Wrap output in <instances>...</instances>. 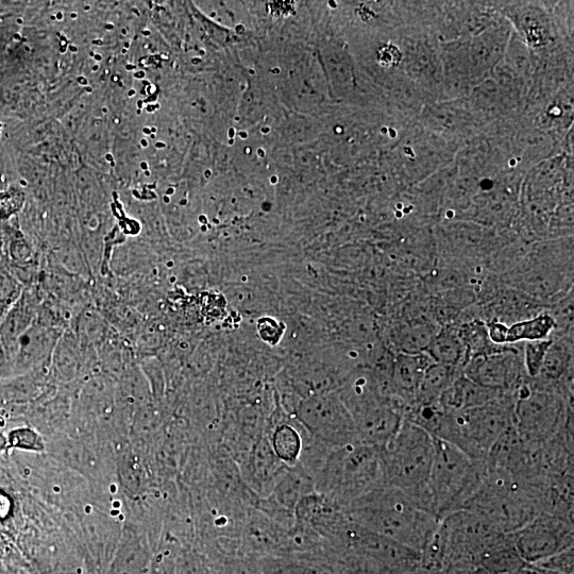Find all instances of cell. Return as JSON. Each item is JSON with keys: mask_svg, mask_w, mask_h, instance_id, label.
I'll return each mask as SVG.
<instances>
[{"mask_svg": "<svg viewBox=\"0 0 574 574\" xmlns=\"http://www.w3.org/2000/svg\"><path fill=\"white\" fill-rule=\"evenodd\" d=\"M347 515L357 525L414 551L428 548L441 522L388 485L352 502Z\"/></svg>", "mask_w": 574, "mask_h": 574, "instance_id": "1", "label": "cell"}, {"mask_svg": "<svg viewBox=\"0 0 574 574\" xmlns=\"http://www.w3.org/2000/svg\"><path fill=\"white\" fill-rule=\"evenodd\" d=\"M515 394L465 411L441 408L433 417L428 432L437 440L457 447L469 458L486 461L499 438L515 427Z\"/></svg>", "mask_w": 574, "mask_h": 574, "instance_id": "2", "label": "cell"}, {"mask_svg": "<svg viewBox=\"0 0 574 574\" xmlns=\"http://www.w3.org/2000/svg\"><path fill=\"white\" fill-rule=\"evenodd\" d=\"M318 475L319 491L346 510L386 485L381 448L362 442L328 449Z\"/></svg>", "mask_w": 574, "mask_h": 574, "instance_id": "3", "label": "cell"}, {"mask_svg": "<svg viewBox=\"0 0 574 574\" xmlns=\"http://www.w3.org/2000/svg\"><path fill=\"white\" fill-rule=\"evenodd\" d=\"M381 450L386 485L398 489L431 513L429 481L435 438L413 422L403 420L398 432Z\"/></svg>", "mask_w": 574, "mask_h": 574, "instance_id": "4", "label": "cell"}, {"mask_svg": "<svg viewBox=\"0 0 574 574\" xmlns=\"http://www.w3.org/2000/svg\"><path fill=\"white\" fill-rule=\"evenodd\" d=\"M514 422L522 440L533 446L573 433L572 394L529 378L515 394Z\"/></svg>", "mask_w": 574, "mask_h": 574, "instance_id": "5", "label": "cell"}, {"mask_svg": "<svg viewBox=\"0 0 574 574\" xmlns=\"http://www.w3.org/2000/svg\"><path fill=\"white\" fill-rule=\"evenodd\" d=\"M486 472V461L471 459L457 447L435 438V457L429 481L431 513L442 520L463 510L477 492Z\"/></svg>", "mask_w": 574, "mask_h": 574, "instance_id": "6", "label": "cell"}, {"mask_svg": "<svg viewBox=\"0 0 574 574\" xmlns=\"http://www.w3.org/2000/svg\"><path fill=\"white\" fill-rule=\"evenodd\" d=\"M463 510L482 516L504 534H513L540 514L526 482L488 467L477 492Z\"/></svg>", "mask_w": 574, "mask_h": 574, "instance_id": "7", "label": "cell"}, {"mask_svg": "<svg viewBox=\"0 0 574 574\" xmlns=\"http://www.w3.org/2000/svg\"><path fill=\"white\" fill-rule=\"evenodd\" d=\"M517 345L498 346L467 360L463 375L492 390L504 394H516L529 379L522 348Z\"/></svg>", "mask_w": 574, "mask_h": 574, "instance_id": "8", "label": "cell"}, {"mask_svg": "<svg viewBox=\"0 0 574 574\" xmlns=\"http://www.w3.org/2000/svg\"><path fill=\"white\" fill-rule=\"evenodd\" d=\"M510 536L520 559L536 564L573 547V519L542 513Z\"/></svg>", "mask_w": 574, "mask_h": 574, "instance_id": "9", "label": "cell"}, {"mask_svg": "<svg viewBox=\"0 0 574 574\" xmlns=\"http://www.w3.org/2000/svg\"><path fill=\"white\" fill-rule=\"evenodd\" d=\"M303 424L328 448L361 442L354 421L340 396L327 395L303 404Z\"/></svg>", "mask_w": 574, "mask_h": 574, "instance_id": "10", "label": "cell"}, {"mask_svg": "<svg viewBox=\"0 0 574 574\" xmlns=\"http://www.w3.org/2000/svg\"><path fill=\"white\" fill-rule=\"evenodd\" d=\"M63 329L43 322L33 324L16 345L12 360L25 371L49 368Z\"/></svg>", "mask_w": 574, "mask_h": 574, "instance_id": "11", "label": "cell"}, {"mask_svg": "<svg viewBox=\"0 0 574 574\" xmlns=\"http://www.w3.org/2000/svg\"><path fill=\"white\" fill-rule=\"evenodd\" d=\"M489 340L500 346L525 344L551 339L555 332V320L549 312L520 320L510 326L491 322L487 324Z\"/></svg>", "mask_w": 574, "mask_h": 574, "instance_id": "12", "label": "cell"}, {"mask_svg": "<svg viewBox=\"0 0 574 574\" xmlns=\"http://www.w3.org/2000/svg\"><path fill=\"white\" fill-rule=\"evenodd\" d=\"M552 339L542 369L533 379L573 394V337L568 332L553 335Z\"/></svg>", "mask_w": 574, "mask_h": 574, "instance_id": "13", "label": "cell"}, {"mask_svg": "<svg viewBox=\"0 0 574 574\" xmlns=\"http://www.w3.org/2000/svg\"><path fill=\"white\" fill-rule=\"evenodd\" d=\"M568 276L553 264L540 262L526 267L514 280L518 292L537 303L567 293L564 286Z\"/></svg>", "mask_w": 574, "mask_h": 574, "instance_id": "14", "label": "cell"}, {"mask_svg": "<svg viewBox=\"0 0 574 574\" xmlns=\"http://www.w3.org/2000/svg\"><path fill=\"white\" fill-rule=\"evenodd\" d=\"M39 302L36 296L24 291L21 298L5 315L0 323V340H2L8 357L12 359L16 345L21 336L37 322Z\"/></svg>", "mask_w": 574, "mask_h": 574, "instance_id": "15", "label": "cell"}, {"mask_svg": "<svg viewBox=\"0 0 574 574\" xmlns=\"http://www.w3.org/2000/svg\"><path fill=\"white\" fill-rule=\"evenodd\" d=\"M504 395L506 394L485 387L462 374L455 379L438 403L446 410L460 412L481 407Z\"/></svg>", "mask_w": 574, "mask_h": 574, "instance_id": "16", "label": "cell"}, {"mask_svg": "<svg viewBox=\"0 0 574 574\" xmlns=\"http://www.w3.org/2000/svg\"><path fill=\"white\" fill-rule=\"evenodd\" d=\"M84 368L86 360L77 337L63 333L49 367L53 370L54 378L63 383L72 382L81 376Z\"/></svg>", "mask_w": 574, "mask_h": 574, "instance_id": "17", "label": "cell"}, {"mask_svg": "<svg viewBox=\"0 0 574 574\" xmlns=\"http://www.w3.org/2000/svg\"><path fill=\"white\" fill-rule=\"evenodd\" d=\"M426 353L434 363L462 368L467 361V351L459 335L458 327H446L437 331Z\"/></svg>", "mask_w": 574, "mask_h": 574, "instance_id": "18", "label": "cell"}, {"mask_svg": "<svg viewBox=\"0 0 574 574\" xmlns=\"http://www.w3.org/2000/svg\"><path fill=\"white\" fill-rule=\"evenodd\" d=\"M462 374V368L433 362L421 380L414 405L437 403L455 379Z\"/></svg>", "mask_w": 574, "mask_h": 574, "instance_id": "19", "label": "cell"}, {"mask_svg": "<svg viewBox=\"0 0 574 574\" xmlns=\"http://www.w3.org/2000/svg\"><path fill=\"white\" fill-rule=\"evenodd\" d=\"M150 386L142 370L134 367L127 368L115 388L114 403L122 411L137 412L147 404Z\"/></svg>", "mask_w": 574, "mask_h": 574, "instance_id": "20", "label": "cell"}, {"mask_svg": "<svg viewBox=\"0 0 574 574\" xmlns=\"http://www.w3.org/2000/svg\"><path fill=\"white\" fill-rule=\"evenodd\" d=\"M283 463L277 458L272 445L261 441L253 452L251 463L252 477L262 485L273 483L281 474Z\"/></svg>", "mask_w": 574, "mask_h": 574, "instance_id": "21", "label": "cell"}, {"mask_svg": "<svg viewBox=\"0 0 574 574\" xmlns=\"http://www.w3.org/2000/svg\"><path fill=\"white\" fill-rule=\"evenodd\" d=\"M311 487L309 478L302 472L287 471V475L283 476L276 486L278 503L287 510H293L297 503L311 491Z\"/></svg>", "mask_w": 574, "mask_h": 574, "instance_id": "22", "label": "cell"}, {"mask_svg": "<svg viewBox=\"0 0 574 574\" xmlns=\"http://www.w3.org/2000/svg\"><path fill=\"white\" fill-rule=\"evenodd\" d=\"M277 458L285 464L294 465L302 452V438L300 434L289 425L278 427L270 442Z\"/></svg>", "mask_w": 574, "mask_h": 574, "instance_id": "23", "label": "cell"}, {"mask_svg": "<svg viewBox=\"0 0 574 574\" xmlns=\"http://www.w3.org/2000/svg\"><path fill=\"white\" fill-rule=\"evenodd\" d=\"M551 339L536 342H527L522 347L523 363L529 378H536L542 369L546 354L552 344Z\"/></svg>", "mask_w": 574, "mask_h": 574, "instance_id": "24", "label": "cell"}, {"mask_svg": "<svg viewBox=\"0 0 574 574\" xmlns=\"http://www.w3.org/2000/svg\"><path fill=\"white\" fill-rule=\"evenodd\" d=\"M22 284L5 269H0V320L23 294Z\"/></svg>", "mask_w": 574, "mask_h": 574, "instance_id": "25", "label": "cell"}, {"mask_svg": "<svg viewBox=\"0 0 574 574\" xmlns=\"http://www.w3.org/2000/svg\"><path fill=\"white\" fill-rule=\"evenodd\" d=\"M538 564L537 570L547 571L557 574H572L573 573V547L568 548L562 552L556 553L547 560L536 563Z\"/></svg>", "mask_w": 574, "mask_h": 574, "instance_id": "26", "label": "cell"}, {"mask_svg": "<svg viewBox=\"0 0 574 574\" xmlns=\"http://www.w3.org/2000/svg\"><path fill=\"white\" fill-rule=\"evenodd\" d=\"M21 194L16 192L0 193V217H8L22 207Z\"/></svg>", "mask_w": 574, "mask_h": 574, "instance_id": "27", "label": "cell"}, {"mask_svg": "<svg viewBox=\"0 0 574 574\" xmlns=\"http://www.w3.org/2000/svg\"><path fill=\"white\" fill-rule=\"evenodd\" d=\"M7 358H9L8 353L2 340H0V366H2L6 362Z\"/></svg>", "mask_w": 574, "mask_h": 574, "instance_id": "28", "label": "cell"}]
</instances>
